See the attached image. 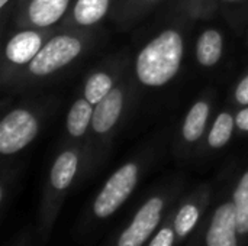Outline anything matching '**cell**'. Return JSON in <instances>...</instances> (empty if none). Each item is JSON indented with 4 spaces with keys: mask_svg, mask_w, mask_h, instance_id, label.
Wrapping results in <instances>:
<instances>
[{
    "mask_svg": "<svg viewBox=\"0 0 248 246\" xmlns=\"http://www.w3.org/2000/svg\"><path fill=\"white\" fill-rule=\"evenodd\" d=\"M74 0H17L13 23L16 28L49 29L61 23Z\"/></svg>",
    "mask_w": 248,
    "mask_h": 246,
    "instance_id": "cell-7",
    "label": "cell"
},
{
    "mask_svg": "<svg viewBox=\"0 0 248 246\" xmlns=\"http://www.w3.org/2000/svg\"><path fill=\"white\" fill-rule=\"evenodd\" d=\"M211 109L212 106L208 97H202L190 106L180 128V135H182L183 142L196 144L201 141V138L203 136L208 128Z\"/></svg>",
    "mask_w": 248,
    "mask_h": 246,
    "instance_id": "cell-11",
    "label": "cell"
},
{
    "mask_svg": "<svg viewBox=\"0 0 248 246\" xmlns=\"http://www.w3.org/2000/svg\"><path fill=\"white\" fill-rule=\"evenodd\" d=\"M41 129L39 115L25 106L10 109L0 122V152L15 155L35 141Z\"/></svg>",
    "mask_w": 248,
    "mask_h": 246,
    "instance_id": "cell-4",
    "label": "cell"
},
{
    "mask_svg": "<svg viewBox=\"0 0 248 246\" xmlns=\"http://www.w3.org/2000/svg\"><path fill=\"white\" fill-rule=\"evenodd\" d=\"M161 1L163 0H116L112 10L113 17L121 25H131Z\"/></svg>",
    "mask_w": 248,
    "mask_h": 246,
    "instance_id": "cell-17",
    "label": "cell"
},
{
    "mask_svg": "<svg viewBox=\"0 0 248 246\" xmlns=\"http://www.w3.org/2000/svg\"><path fill=\"white\" fill-rule=\"evenodd\" d=\"M235 125L237 130L241 133H248V106L241 107L235 113Z\"/></svg>",
    "mask_w": 248,
    "mask_h": 246,
    "instance_id": "cell-22",
    "label": "cell"
},
{
    "mask_svg": "<svg viewBox=\"0 0 248 246\" xmlns=\"http://www.w3.org/2000/svg\"><path fill=\"white\" fill-rule=\"evenodd\" d=\"M128 100V81L122 74L115 88L99 103L94 106L90 135L93 141L105 144L115 133Z\"/></svg>",
    "mask_w": 248,
    "mask_h": 246,
    "instance_id": "cell-6",
    "label": "cell"
},
{
    "mask_svg": "<svg viewBox=\"0 0 248 246\" xmlns=\"http://www.w3.org/2000/svg\"><path fill=\"white\" fill-rule=\"evenodd\" d=\"M225 3H237V1H243V0H222Z\"/></svg>",
    "mask_w": 248,
    "mask_h": 246,
    "instance_id": "cell-24",
    "label": "cell"
},
{
    "mask_svg": "<svg viewBox=\"0 0 248 246\" xmlns=\"http://www.w3.org/2000/svg\"><path fill=\"white\" fill-rule=\"evenodd\" d=\"M17 0H0V12H1V25L4 26L10 13H13Z\"/></svg>",
    "mask_w": 248,
    "mask_h": 246,
    "instance_id": "cell-23",
    "label": "cell"
},
{
    "mask_svg": "<svg viewBox=\"0 0 248 246\" xmlns=\"http://www.w3.org/2000/svg\"><path fill=\"white\" fill-rule=\"evenodd\" d=\"M54 32V28H17V30L9 36L1 64V83L4 86L15 84L16 78L36 57Z\"/></svg>",
    "mask_w": 248,
    "mask_h": 246,
    "instance_id": "cell-3",
    "label": "cell"
},
{
    "mask_svg": "<svg viewBox=\"0 0 248 246\" xmlns=\"http://www.w3.org/2000/svg\"><path fill=\"white\" fill-rule=\"evenodd\" d=\"M93 112H94V106L83 96L78 97L70 106L65 117V130L71 139L83 141L87 135H90Z\"/></svg>",
    "mask_w": 248,
    "mask_h": 246,
    "instance_id": "cell-14",
    "label": "cell"
},
{
    "mask_svg": "<svg viewBox=\"0 0 248 246\" xmlns=\"http://www.w3.org/2000/svg\"><path fill=\"white\" fill-rule=\"evenodd\" d=\"M140 177L137 162H126L119 167L105 183L93 203V212L97 217L105 219L113 215L132 194Z\"/></svg>",
    "mask_w": 248,
    "mask_h": 246,
    "instance_id": "cell-5",
    "label": "cell"
},
{
    "mask_svg": "<svg viewBox=\"0 0 248 246\" xmlns=\"http://www.w3.org/2000/svg\"><path fill=\"white\" fill-rule=\"evenodd\" d=\"M234 101L244 107V106H248V72L244 74L240 81L237 83L235 86V90H234Z\"/></svg>",
    "mask_w": 248,
    "mask_h": 246,
    "instance_id": "cell-20",
    "label": "cell"
},
{
    "mask_svg": "<svg viewBox=\"0 0 248 246\" xmlns=\"http://www.w3.org/2000/svg\"><path fill=\"white\" fill-rule=\"evenodd\" d=\"M224 55V35L215 28L203 29L195 45V57L199 65L205 68L215 67Z\"/></svg>",
    "mask_w": 248,
    "mask_h": 246,
    "instance_id": "cell-13",
    "label": "cell"
},
{
    "mask_svg": "<svg viewBox=\"0 0 248 246\" xmlns=\"http://www.w3.org/2000/svg\"><path fill=\"white\" fill-rule=\"evenodd\" d=\"M89 43V30H71L60 28V32L57 30L48 38L36 57L16 78L15 84L25 87L51 78L77 61L86 52Z\"/></svg>",
    "mask_w": 248,
    "mask_h": 246,
    "instance_id": "cell-2",
    "label": "cell"
},
{
    "mask_svg": "<svg viewBox=\"0 0 248 246\" xmlns=\"http://www.w3.org/2000/svg\"><path fill=\"white\" fill-rule=\"evenodd\" d=\"M173 244H174V231L171 228H164L155 235L150 246H173Z\"/></svg>",
    "mask_w": 248,
    "mask_h": 246,
    "instance_id": "cell-21",
    "label": "cell"
},
{
    "mask_svg": "<svg viewBox=\"0 0 248 246\" xmlns=\"http://www.w3.org/2000/svg\"><path fill=\"white\" fill-rule=\"evenodd\" d=\"M116 0H74L61 20V29L89 30L97 26L112 10Z\"/></svg>",
    "mask_w": 248,
    "mask_h": 246,
    "instance_id": "cell-9",
    "label": "cell"
},
{
    "mask_svg": "<svg viewBox=\"0 0 248 246\" xmlns=\"http://www.w3.org/2000/svg\"><path fill=\"white\" fill-rule=\"evenodd\" d=\"M164 200L158 196L147 200L137 212L129 226L122 232L118 246H142L160 223Z\"/></svg>",
    "mask_w": 248,
    "mask_h": 246,
    "instance_id": "cell-8",
    "label": "cell"
},
{
    "mask_svg": "<svg viewBox=\"0 0 248 246\" xmlns=\"http://www.w3.org/2000/svg\"><path fill=\"white\" fill-rule=\"evenodd\" d=\"M121 75L116 71L108 68H102L90 72L84 81L83 97L89 100L93 106L99 104L115 88Z\"/></svg>",
    "mask_w": 248,
    "mask_h": 246,
    "instance_id": "cell-15",
    "label": "cell"
},
{
    "mask_svg": "<svg viewBox=\"0 0 248 246\" xmlns=\"http://www.w3.org/2000/svg\"><path fill=\"white\" fill-rule=\"evenodd\" d=\"M199 220V207L193 203L183 204L174 219V232L177 236H187Z\"/></svg>",
    "mask_w": 248,
    "mask_h": 246,
    "instance_id": "cell-19",
    "label": "cell"
},
{
    "mask_svg": "<svg viewBox=\"0 0 248 246\" xmlns=\"http://www.w3.org/2000/svg\"><path fill=\"white\" fill-rule=\"evenodd\" d=\"M235 130V115H232L228 110H224L218 113V116L212 122L209 132L206 135V145L211 149H221L231 141Z\"/></svg>",
    "mask_w": 248,
    "mask_h": 246,
    "instance_id": "cell-16",
    "label": "cell"
},
{
    "mask_svg": "<svg viewBox=\"0 0 248 246\" xmlns=\"http://www.w3.org/2000/svg\"><path fill=\"white\" fill-rule=\"evenodd\" d=\"M185 57V33L177 26L161 29L137 54L134 74L148 88L167 86L180 71Z\"/></svg>",
    "mask_w": 248,
    "mask_h": 246,
    "instance_id": "cell-1",
    "label": "cell"
},
{
    "mask_svg": "<svg viewBox=\"0 0 248 246\" xmlns=\"http://www.w3.org/2000/svg\"><path fill=\"white\" fill-rule=\"evenodd\" d=\"M232 203L235 207L238 233H248V170L240 177V181L234 190Z\"/></svg>",
    "mask_w": 248,
    "mask_h": 246,
    "instance_id": "cell-18",
    "label": "cell"
},
{
    "mask_svg": "<svg viewBox=\"0 0 248 246\" xmlns=\"http://www.w3.org/2000/svg\"><path fill=\"white\" fill-rule=\"evenodd\" d=\"M237 216L234 203L221 204L214 216L206 232V246H238L237 242Z\"/></svg>",
    "mask_w": 248,
    "mask_h": 246,
    "instance_id": "cell-10",
    "label": "cell"
},
{
    "mask_svg": "<svg viewBox=\"0 0 248 246\" xmlns=\"http://www.w3.org/2000/svg\"><path fill=\"white\" fill-rule=\"evenodd\" d=\"M80 165V151L77 146H71L60 152L51 167L49 184L55 191H65L74 177L77 175Z\"/></svg>",
    "mask_w": 248,
    "mask_h": 246,
    "instance_id": "cell-12",
    "label": "cell"
}]
</instances>
